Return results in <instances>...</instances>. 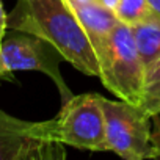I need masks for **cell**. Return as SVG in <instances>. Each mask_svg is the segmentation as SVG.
Segmentation results:
<instances>
[{
  "label": "cell",
  "instance_id": "obj_11",
  "mask_svg": "<svg viewBox=\"0 0 160 160\" xmlns=\"http://www.w3.org/2000/svg\"><path fill=\"white\" fill-rule=\"evenodd\" d=\"M152 144L154 158H160V116H152Z\"/></svg>",
  "mask_w": 160,
  "mask_h": 160
},
{
  "label": "cell",
  "instance_id": "obj_1",
  "mask_svg": "<svg viewBox=\"0 0 160 160\" xmlns=\"http://www.w3.org/2000/svg\"><path fill=\"white\" fill-rule=\"evenodd\" d=\"M8 28L42 38L77 71L99 77L93 46L66 0H18L8 14Z\"/></svg>",
  "mask_w": 160,
  "mask_h": 160
},
{
  "label": "cell",
  "instance_id": "obj_13",
  "mask_svg": "<svg viewBox=\"0 0 160 160\" xmlns=\"http://www.w3.org/2000/svg\"><path fill=\"white\" fill-rule=\"evenodd\" d=\"M94 2H98L99 5H102V7L112 10V11H115L116 7H118V3H119V0H94Z\"/></svg>",
  "mask_w": 160,
  "mask_h": 160
},
{
  "label": "cell",
  "instance_id": "obj_3",
  "mask_svg": "<svg viewBox=\"0 0 160 160\" xmlns=\"http://www.w3.org/2000/svg\"><path fill=\"white\" fill-rule=\"evenodd\" d=\"M108 151L127 160L154 158L152 116L140 105L101 98Z\"/></svg>",
  "mask_w": 160,
  "mask_h": 160
},
{
  "label": "cell",
  "instance_id": "obj_15",
  "mask_svg": "<svg viewBox=\"0 0 160 160\" xmlns=\"http://www.w3.org/2000/svg\"><path fill=\"white\" fill-rule=\"evenodd\" d=\"M88 2H93V0H66L68 5H80V3H88Z\"/></svg>",
  "mask_w": 160,
  "mask_h": 160
},
{
  "label": "cell",
  "instance_id": "obj_8",
  "mask_svg": "<svg viewBox=\"0 0 160 160\" xmlns=\"http://www.w3.org/2000/svg\"><path fill=\"white\" fill-rule=\"evenodd\" d=\"M130 28L144 66L160 58V18L154 14Z\"/></svg>",
  "mask_w": 160,
  "mask_h": 160
},
{
  "label": "cell",
  "instance_id": "obj_9",
  "mask_svg": "<svg viewBox=\"0 0 160 160\" xmlns=\"http://www.w3.org/2000/svg\"><path fill=\"white\" fill-rule=\"evenodd\" d=\"M140 107L151 116L160 115V58L146 66Z\"/></svg>",
  "mask_w": 160,
  "mask_h": 160
},
{
  "label": "cell",
  "instance_id": "obj_5",
  "mask_svg": "<svg viewBox=\"0 0 160 160\" xmlns=\"http://www.w3.org/2000/svg\"><path fill=\"white\" fill-rule=\"evenodd\" d=\"M5 35L0 52V69L5 80H14L13 72L16 71H38L49 75L58 91L63 102H66L72 91L66 87V82L60 72V58L58 50L35 35L16 32Z\"/></svg>",
  "mask_w": 160,
  "mask_h": 160
},
{
  "label": "cell",
  "instance_id": "obj_14",
  "mask_svg": "<svg viewBox=\"0 0 160 160\" xmlns=\"http://www.w3.org/2000/svg\"><path fill=\"white\" fill-rule=\"evenodd\" d=\"M148 3H149L152 13L160 18V0H148Z\"/></svg>",
  "mask_w": 160,
  "mask_h": 160
},
{
  "label": "cell",
  "instance_id": "obj_4",
  "mask_svg": "<svg viewBox=\"0 0 160 160\" xmlns=\"http://www.w3.org/2000/svg\"><path fill=\"white\" fill-rule=\"evenodd\" d=\"M99 94L71 96L61 110L50 119L55 138L64 146L87 151H108L105 121Z\"/></svg>",
  "mask_w": 160,
  "mask_h": 160
},
{
  "label": "cell",
  "instance_id": "obj_6",
  "mask_svg": "<svg viewBox=\"0 0 160 160\" xmlns=\"http://www.w3.org/2000/svg\"><path fill=\"white\" fill-rule=\"evenodd\" d=\"M60 143L49 121H22L0 110V160H63Z\"/></svg>",
  "mask_w": 160,
  "mask_h": 160
},
{
  "label": "cell",
  "instance_id": "obj_10",
  "mask_svg": "<svg viewBox=\"0 0 160 160\" xmlns=\"http://www.w3.org/2000/svg\"><path fill=\"white\" fill-rule=\"evenodd\" d=\"M115 14L119 19V22L129 27H133L154 16L148 0H119Z\"/></svg>",
  "mask_w": 160,
  "mask_h": 160
},
{
  "label": "cell",
  "instance_id": "obj_2",
  "mask_svg": "<svg viewBox=\"0 0 160 160\" xmlns=\"http://www.w3.org/2000/svg\"><path fill=\"white\" fill-rule=\"evenodd\" d=\"M96 58L104 87L121 101L140 105L146 66L138 53L132 28L119 22Z\"/></svg>",
  "mask_w": 160,
  "mask_h": 160
},
{
  "label": "cell",
  "instance_id": "obj_7",
  "mask_svg": "<svg viewBox=\"0 0 160 160\" xmlns=\"http://www.w3.org/2000/svg\"><path fill=\"white\" fill-rule=\"evenodd\" d=\"M74 14L77 16L80 25L85 30L94 53H98L105 41L108 39L113 28L119 24V19L116 18L115 11L99 5L98 2H88L80 5H69Z\"/></svg>",
  "mask_w": 160,
  "mask_h": 160
},
{
  "label": "cell",
  "instance_id": "obj_16",
  "mask_svg": "<svg viewBox=\"0 0 160 160\" xmlns=\"http://www.w3.org/2000/svg\"><path fill=\"white\" fill-rule=\"evenodd\" d=\"M158 116H160V115H158Z\"/></svg>",
  "mask_w": 160,
  "mask_h": 160
},
{
  "label": "cell",
  "instance_id": "obj_12",
  "mask_svg": "<svg viewBox=\"0 0 160 160\" xmlns=\"http://www.w3.org/2000/svg\"><path fill=\"white\" fill-rule=\"evenodd\" d=\"M7 28H8V14L5 13L3 5L0 3V52H2V42H3V38L7 35ZM0 80H5L2 69H0Z\"/></svg>",
  "mask_w": 160,
  "mask_h": 160
}]
</instances>
